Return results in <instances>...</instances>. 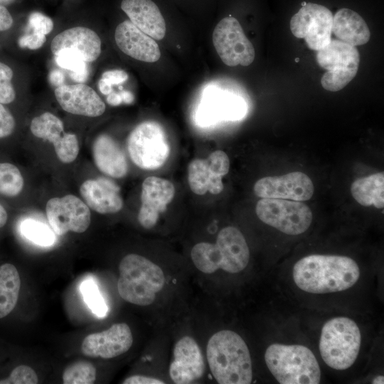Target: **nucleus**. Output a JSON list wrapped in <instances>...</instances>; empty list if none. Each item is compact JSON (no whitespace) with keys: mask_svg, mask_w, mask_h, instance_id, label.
Here are the masks:
<instances>
[{"mask_svg":"<svg viewBox=\"0 0 384 384\" xmlns=\"http://www.w3.org/2000/svg\"><path fill=\"white\" fill-rule=\"evenodd\" d=\"M292 275L300 289L326 294L353 287L359 279L360 270L356 262L347 256L311 255L295 263Z\"/></svg>","mask_w":384,"mask_h":384,"instance_id":"nucleus-1","label":"nucleus"},{"mask_svg":"<svg viewBox=\"0 0 384 384\" xmlns=\"http://www.w3.org/2000/svg\"><path fill=\"white\" fill-rule=\"evenodd\" d=\"M206 356L210 371L220 384H249L252 380L250 351L242 337L222 330L209 339Z\"/></svg>","mask_w":384,"mask_h":384,"instance_id":"nucleus-2","label":"nucleus"},{"mask_svg":"<svg viewBox=\"0 0 384 384\" xmlns=\"http://www.w3.org/2000/svg\"><path fill=\"white\" fill-rule=\"evenodd\" d=\"M191 257L196 267L203 273H213L219 269L237 273L247 265L250 250L242 233L228 226L219 232L215 244L202 242L195 245Z\"/></svg>","mask_w":384,"mask_h":384,"instance_id":"nucleus-3","label":"nucleus"},{"mask_svg":"<svg viewBox=\"0 0 384 384\" xmlns=\"http://www.w3.org/2000/svg\"><path fill=\"white\" fill-rule=\"evenodd\" d=\"M117 290L126 302L138 306L152 304L165 284L161 267L149 259L129 254L120 262Z\"/></svg>","mask_w":384,"mask_h":384,"instance_id":"nucleus-4","label":"nucleus"},{"mask_svg":"<svg viewBox=\"0 0 384 384\" xmlns=\"http://www.w3.org/2000/svg\"><path fill=\"white\" fill-rule=\"evenodd\" d=\"M267 368L281 384H317L321 370L317 360L307 347L302 345L273 343L266 349Z\"/></svg>","mask_w":384,"mask_h":384,"instance_id":"nucleus-5","label":"nucleus"},{"mask_svg":"<svg viewBox=\"0 0 384 384\" xmlns=\"http://www.w3.org/2000/svg\"><path fill=\"white\" fill-rule=\"evenodd\" d=\"M358 326L348 317H336L323 326L319 351L323 361L331 368L345 370L355 362L360 350Z\"/></svg>","mask_w":384,"mask_h":384,"instance_id":"nucleus-6","label":"nucleus"},{"mask_svg":"<svg viewBox=\"0 0 384 384\" xmlns=\"http://www.w3.org/2000/svg\"><path fill=\"white\" fill-rule=\"evenodd\" d=\"M317 51V63L327 70L321 79V85L325 90L338 91L356 76L360 55L355 46L340 40H331L326 46Z\"/></svg>","mask_w":384,"mask_h":384,"instance_id":"nucleus-7","label":"nucleus"},{"mask_svg":"<svg viewBox=\"0 0 384 384\" xmlns=\"http://www.w3.org/2000/svg\"><path fill=\"white\" fill-rule=\"evenodd\" d=\"M130 159L138 167L154 170L163 166L170 154V146L161 126L152 121L137 125L127 139Z\"/></svg>","mask_w":384,"mask_h":384,"instance_id":"nucleus-8","label":"nucleus"},{"mask_svg":"<svg viewBox=\"0 0 384 384\" xmlns=\"http://www.w3.org/2000/svg\"><path fill=\"white\" fill-rule=\"evenodd\" d=\"M255 213L264 223L290 235L304 233L313 219L310 208L302 201L282 198H262Z\"/></svg>","mask_w":384,"mask_h":384,"instance_id":"nucleus-9","label":"nucleus"},{"mask_svg":"<svg viewBox=\"0 0 384 384\" xmlns=\"http://www.w3.org/2000/svg\"><path fill=\"white\" fill-rule=\"evenodd\" d=\"M333 16L324 5L303 1L290 20L291 31L295 37L304 38L309 48L319 50L331 41Z\"/></svg>","mask_w":384,"mask_h":384,"instance_id":"nucleus-10","label":"nucleus"},{"mask_svg":"<svg viewBox=\"0 0 384 384\" xmlns=\"http://www.w3.org/2000/svg\"><path fill=\"white\" fill-rule=\"evenodd\" d=\"M213 43L226 65L247 66L255 59V48L238 20L233 16H226L217 23L213 33Z\"/></svg>","mask_w":384,"mask_h":384,"instance_id":"nucleus-11","label":"nucleus"},{"mask_svg":"<svg viewBox=\"0 0 384 384\" xmlns=\"http://www.w3.org/2000/svg\"><path fill=\"white\" fill-rule=\"evenodd\" d=\"M46 212L50 228L58 235L69 231L82 233L91 221L89 207L71 194L50 198L46 203Z\"/></svg>","mask_w":384,"mask_h":384,"instance_id":"nucleus-12","label":"nucleus"},{"mask_svg":"<svg viewBox=\"0 0 384 384\" xmlns=\"http://www.w3.org/2000/svg\"><path fill=\"white\" fill-rule=\"evenodd\" d=\"M230 169V160L225 152L217 150L207 159H197L188 166V180L191 190L197 195L207 192L216 195L224 188L222 181Z\"/></svg>","mask_w":384,"mask_h":384,"instance_id":"nucleus-13","label":"nucleus"},{"mask_svg":"<svg viewBox=\"0 0 384 384\" xmlns=\"http://www.w3.org/2000/svg\"><path fill=\"white\" fill-rule=\"evenodd\" d=\"M247 107L240 97L220 90H208L196 113L197 124L208 127L221 121H235L246 114Z\"/></svg>","mask_w":384,"mask_h":384,"instance_id":"nucleus-14","label":"nucleus"},{"mask_svg":"<svg viewBox=\"0 0 384 384\" xmlns=\"http://www.w3.org/2000/svg\"><path fill=\"white\" fill-rule=\"evenodd\" d=\"M253 190L260 198L305 201L312 197L314 188L308 175L294 171L282 176L263 177L255 182Z\"/></svg>","mask_w":384,"mask_h":384,"instance_id":"nucleus-15","label":"nucleus"},{"mask_svg":"<svg viewBox=\"0 0 384 384\" xmlns=\"http://www.w3.org/2000/svg\"><path fill=\"white\" fill-rule=\"evenodd\" d=\"M30 130L35 137L50 142L63 163L76 159L80 150L78 139L75 134L64 131L63 123L57 116L47 112L34 117Z\"/></svg>","mask_w":384,"mask_h":384,"instance_id":"nucleus-16","label":"nucleus"},{"mask_svg":"<svg viewBox=\"0 0 384 384\" xmlns=\"http://www.w3.org/2000/svg\"><path fill=\"white\" fill-rule=\"evenodd\" d=\"M132 343L129 326L125 323L114 324L107 330L87 335L82 341V351L90 357L112 358L126 353Z\"/></svg>","mask_w":384,"mask_h":384,"instance_id":"nucleus-17","label":"nucleus"},{"mask_svg":"<svg viewBox=\"0 0 384 384\" xmlns=\"http://www.w3.org/2000/svg\"><path fill=\"white\" fill-rule=\"evenodd\" d=\"M205 363L201 348L191 336H183L175 344L169 375L174 383L189 384L201 378Z\"/></svg>","mask_w":384,"mask_h":384,"instance_id":"nucleus-18","label":"nucleus"},{"mask_svg":"<svg viewBox=\"0 0 384 384\" xmlns=\"http://www.w3.org/2000/svg\"><path fill=\"white\" fill-rule=\"evenodd\" d=\"M174 193V186L170 181L156 176L145 178L142 186V206L138 213L140 225L146 229L153 228Z\"/></svg>","mask_w":384,"mask_h":384,"instance_id":"nucleus-19","label":"nucleus"},{"mask_svg":"<svg viewBox=\"0 0 384 384\" xmlns=\"http://www.w3.org/2000/svg\"><path fill=\"white\" fill-rule=\"evenodd\" d=\"M55 96L62 109L73 114L95 117L105 111V104L98 94L83 83L59 86Z\"/></svg>","mask_w":384,"mask_h":384,"instance_id":"nucleus-20","label":"nucleus"},{"mask_svg":"<svg viewBox=\"0 0 384 384\" xmlns=\"http://www.w3.org/2000/svg\"><path fill=\"white\" fill-rule=\"evenodd\" d=\"M114 39L119 48L134 59L154 63L161 57L159 47L154 39L129 20L124 21L117 26Z\"/></svg>","mask_w":384,"mask_h":384,"instance_id":"nucleus-21","label":"nucleus"},{"mask_svg":"<svg viewBox=\"0 0 384 384\" xmlns=\"http://www.w3.org/2000/svg\"><path fill=\"white\" fill-rule=\"evenodd\" d=\"M80 193L87 206L101 214L115 213L123 207L118 186L104 178L84 181Z\"/></svg>","mask_w":384,"mask_h":384,"instance_id":"nucleus-22","label":"nucleus"},{"mask_svg":"<svg viewBox=\"0 0 384 384\" xmlns=\"http://www.w3.org/2000/svg\"><path fill=\"white\" fill-rule=\"evenodd\" d=\"M121 9L129 21L144 33L157 41L164 38L165 20L152 0H122Z\"/></svg>","mask_w":384,"mask_h":384,"instance_id":"nucleus-23","label":"nucleus"},{"mask_svg":"<svg viewBox=\"0 0 384 384\" xmlns=\"http://www.w3.org/2000/svg\"><path fill=\"white\" fill-rule=\"evenodd\" d=\"M64 48L74 49L85 62H93L101 53V40L93 30L76 26L63 31L53 38L50 44L53 54Z\"/></svg>","mask_w":384,"mask_h":384,"instance_id":"nucleus-24","label":"nucleus"},{"mask_svg":"<svg viewBox=\"0 0 384 384\" xmlns=\"http://www.w3.org/2000/svg\"><path fill=\"white\" fill-rule=\"evenodd\" d=\"M92 156L97 169L109 176L119 178L128 172L129 166L123 150L107 134H100L95 139Z\"/></svg>","mask_w":384,"mask_h":384,"instance_id":"nucleus-25","label":"nucleus"},{"mask_svg":"<svg viewBox=\"0 0 384 384\" xmlns=\"http://www.w3.org/2000/svg\"><path fill=\"white\" fill-rule=\"evenodd\" d=\"M331 32L338 40L353 46L366 44L370 37L364 19L348 8L339 9L334 14Z\"/></svg>","mask_w":384,"mask_h":384,"instance_id":"nucleus-26","label":"nucleus"},{"mask_svg":"<svg viewBox=\"0 0 384 384\" xmlns=\"http://www.w3.org/2000/svg\"><path fill=\"white\" fill-rule=\"evenodd\" d=\"M351 193L360 205L373 206L378 209L384 207V173H375L354 181Z\"/></svg>","mask_w":384,"mask_h":384,"instance_id":"nucleus-27","label":"nucleus"},{"mask_svg":"<svg viewBox=\"0 0 384 384\" xmlns=\"http://www.w3.org/2000/svg\"><path fill=\"white\" fill-rule=\"evenodd\" d=\"M21 279L16 267L9 263L0 266V319L6 316L18 302Z\"/></svg>","mask_w":384,"mask_h":384,"instance_id":"nucleus-28","label":"nucleus"},{"mask_svg":"<svg viewBox=\"0 0 384 384\" xmlns=\"http://www.w3.org/2000/svg\"><path fill=\"white\" fill-rule=\"evenodd\" d=\"M24 187V178L17 166L9 161H0V196L14 198Z\"/></svg>","mask_w":384,"mask_h":384,"instance_id":"nucleus-29","label":"nucleus"},{"mask_svg":"<svg viewBox=\"0 0 384 384\" xmlns=\"http://www.w3.org/2000/svg\"><path fill=\"white\" fill-rule=\"evenodd\" d=\"M19 230L23 237L39 246L49 247L55 242L56 238L52 228L34 219L23 220L20 223Z\"/></svg>","mask_w":384,"mask_h":384,"instance_id":"nucleus-30","label":"nucleus"},{"mask_svg":"<svg viewBox=\"0 0 384 384\" xmlns=\"http://www.w3.org/2000/svg\"><path fill=\"white\" fill-rule=\"evenodd\" d=\"M96 380L95 367L87 361H78L63 371L64 384H92Z\"/></svg>","mask_w":384,"mask_h":384,"instance_id":"nucleus-31","label":"nucleus"},{"mask_svg":"<svg viewBox=\"0 0 384 384\" xmlns=\"http://www.w3.org/2000/svg\"><path fill=\"white\" fill-rule=\"evenodd\" d=\"M82 298L93 314L98 317L106 316L107 307L98 290L95 282L90 278L85 279L80 285Z\"/></svg>","mask_w":384,"mask_h":384,"instance_id":"nucleus-32","label":"nucleus"},{"mask_svg":"<svg viewBox=\"0 0 384 384\" xmlns=\"http://www.w3.org/2000/svg\"><path fill=\"white\" fill-rule=\"evenodd\" d=\"M14 78V71L12 67L0 60V103L7 107L16 99Z\"/></svg>","mask_w":384,"mask_h":384,"instance_id":"nucleus-33","label":"nucleus"},{"mask_svg":"<svg viewBox=\"0 0 384 384\" xmlns=\"http://www.w3.org/2000/svg\"><path fill=\"white\" fill-rule=\"evenodd\" d=\"M54 55L56 63L69 72L75 73L88 68L81 54L74 49L64 48Z\"/></svg>","mask_w":384,"mask_h":384,"instance_id":"nucleus-34","label":"nucleus"},{"mask_svg":"<svg viewBox=\"0 0 384 384\" xmlns=\"http://www.w3.org/2000/svg\"><path fill=\"white\" fill-rule=\"evenodd\" d=\"M36 372L29 366L21 365L16 367L9 376L0 380V384H36L38 383Z\"/></svg>","mask_w":384,"mask_h":384,"instance_id":"nucleus-35","label":"nucleus"},{"mask_svg":"<svg viewBox=\"0 0 384 384\" xmlns=\"http://www.w3.org/2000/svg\"><path fill=\"white\" fill-rule=\"evenodd\" d=\"M16 121L9 107L0 103V142L9 139L15 133Z\"/></svg>","mask_w":384,"mask_h":384,"instance_id":"nucleus-36","label":"nucleus"},{"mask_svg":"<svg viewBox=\"0 0 384 384\" xmlns=\"http://www.w3.org/2000/svg\"><path fill=\"white\" fill-rule=\"evenodd\" d=\"M28 24L32 32L47 35L53 28L52 19L42 13L34 11L30 14Z\"/></svg>","mask_w":384,"mask_h":384,"instance_id":"nucleus-37","label":"nucleus"},{"mask_svg":"<svg viewBox=\"0 0 384 384\" xmlns=\"http://www.w3.org/2000/svg\"><path fill=\"white\" fill-rule=\"evenodd\" d=\"M46 41V35L32 32L30 34H25L21 36L18 40V44L21 48L36 50L40 48Z\"/></svg>","mask_w":384,"mask_h":384,"instance_id":"nucleus-38","label":"nucleus"},{"mask_svg":"<svg viewBox=\"0 0 384 384\" xmlns=\"http://www.w3.org/2000/svg\"><path fill=\"white\" fill-rule=\"evenodd\" d=\"M101 78L112 85H119L128 79V74L123 70H111L104 72Z\"/></svg>","mask_w":384,"mask_h":384,"instance_id":"nucleus-39","label":"nucleus"},{"mask_svg":"<svg viewBox=\"0 0 384 384\" xmlns=\"http://www.w3.org/2000/svg\"><path fill=\"white\" fill-rule=\"evenodd\" d=\"M14 23V18L8 9L0 6V33L9 31Z\"/></svg>","mask_w":384,"mask_h":384,"instance_id":"nucleus-40","label":"nucleus"},{"mask_svg":"<svg viewBox=\"0 0 384 384\" xmlns=\"http://www.w3.org/2000/svg\"><path fill=\"white\" fill-rule=\"evenodd\" d=\"M124 384H163L164 381L151 377L144 375H132L126 378Z\"/></svg>","mask_w":384,"mask_h":384,"instance_id":"nucleus-41","label":"nucleus"},{"mask_svg":"<svg viewBox=\"0 0 384 384\" xmlns=\"http://www.w3.org/2000/svg\"><path fill=\"white\" fill-rule=\"evenodd\" d=\"M50 82L56 87L64 85L65 76L62 71L53 70L49 73Z\"/></svg>","mask_w":384,"mask_h":384,"instance_id":"nucleus-42","label":"nucleus"},{"mask_svg":"<svg viewBox=\"0 0 384 384\" xmlns=\"http://www.w3.org/2000/svg\"><path fill=\"white\" fill-rule=\"evenodd\" d=\"M88 75H89L88 68L83 70L78 71V72H75V73L70 72V78L74 81L79 83L85 82L87 79Z\"/></svg>","mask_w":384,"mask_h":384,"instance_id":"nucleus-43","label":"nucleus"},{"mask_svg":"<svg viewBox=\"0 0 384 384\" xmlns=\"http://www.w3.org/2000/svg\"><path fill=\"white\" fill-rule=\"evenodd\" d=\"M107 102L112 106H117L122 102V95L120 93L112 92L107 95Z\"/></svg>","mask_w":384,"mask_h":384,"instance_id":"nucleus-44","label":"nucleus"},{"mask_svg":"<svg viewBox=\"0 0 384 384\" xmlns=\"http://www.w3.org/2000/svg\"><path fill=\"white\" fill-rule=\"evenodd\" d=\"M98 87L103 95H109L112 92V85L102 78L98 82Z\"/></svg>","mask_w":384,"mask_h":384,"instance_id":"nucleus-45","label":"nucleus"},{"mask_svg":"<svg viewBox=\"0 0 384 384\" xmlns=\"http://www.w3.org/2000/svg\"><path fill=\"white\" fill-rule=\"evenodd\" d=\"M9 220V213L3 204L0 203V228L4 227Z\"/></svg>","mask_w":384,"mask_h":384,"instance_id":"nucleus-46","label":"nucleus"},{"mask_svg":"<svg viewBox=\"0 0 384 384\" xmlns=\"http://www.w3.org/2000/svg\"><path fill=\"white\" fill-rule=\"evenodd\" d=\"M122 98V102L130 104L134 101V96L129 91L123 90L120 92Z\"/></svg>","mask_w":384,"mask_h":384,"instance_id":"nucleus-47","label":"nucleus"},{"mask_svg":"<svg viewBox=\"0 0 384 384\" xmlns=\"http://www.w3.org/2000/svg\"><path fill=\"white\" fill-rule=\"evenodd\" d=\"M373 384H383L384 383V378L383 375H378L375 377L373 382Z\"/></svg>","mask_w":384,"mask_h":384,"instance_id":"nucleus-48","label":"nucleus"},{"mask_svg":"<svg viewBox=\"0 0 384 384\" xmlns=\"http://www.w3.org/2000/svg\"><path fill=\"white\" fill-rule=\"evenodd\" d=\"M16 0H0V6H8L14 4Z\"/></svg>","mask_w":384,"mask_h":384,"instance_id":"nucleus-49","label":"nucleus"},{"mask_svg":"<svg viewBox=\"0 0 384 384\" xmlns=\"http://www.w3.org/2000/svg\"><path fill=\"white\" fill-rule=\"evenodd\" d=\"M299 59L298 58H296V59H295V62H297V63L299 62Z\"/></svg>","mask_w":384,"mask_h":384,"instance_id":"nucleus-50","label":"nucleus"}]
</instances>
